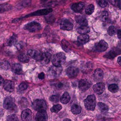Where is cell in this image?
I'll return each mask as SVG.
<instances>
[{
	"label": "cell",
	"instance_id": "obj_1",
	"mask_svg": "<svg viewBox=\"0 0 121 121\" xmlns=\"http://www.w3.org/2000/svg\"><path fill=\"white\" fill-rule=\"evenodd\" d=\"M85 106L87 110L93 111H94L96 104V99L94 95H89L84 100Z\"/></svg>",
	"mask_w": 121,
	"mask_h": 121
},
{
	"label": "cell",
	"instance_id": "obj_2",
	"mask_svg": "<svg viewBox=\"0 0 121 121\" xmlns=\"http://www.w3.org/2000/svg\"><path fill=\"white\" fill-rule=\"evenodd\" d=\"M65 54L63 52H59L54 55L52 60L53 65L57 67H61L66 60Z\"/></svg>",
	"mask_w": 121,
	"mask_h": 121
},
{
	"label": "cell",
	"instance_id": "obj_3",
	"mask_svg": "<svg viewBox=\"0 0 121 121\" xmlns=\"http://www.w3.org/2000/svg\"><path fill=\"white\" fill-rule=\"evenodd\" d=\"M32 107L33 109L38 112L45 111L47 108L46 102L42 99H37L34 101L32 103Z\"/></svg>",
	"mask_w": 121,
	"mask_h": 121
},
{
	"label": "cell",
	"instance_id": "obj_4",
	"mask_svg": "<svg viewBox=\"0 0 121 121\" xmlns=\"http://www.w3.org/2000/svg\"><path fill=\"white\" fill-rule=\"evenodd\" d=\"M62 68L61 67L52 66L49 69L48 73V77L49 78H54L58 77L62 72Z\"/></svg>",
	"mask_w": 121,
	"mask_h": 121
},
{
	"label": "cell",
	"instance_id": "obj_5",
	"mask_svg": "<svg viewBox=\"0 0 121 121\" xmlns=\"http://www.w3.org/2000/svg\"><path fill=\"white\" fill-rule=\"evenodd\" d=\"M23 28L31 32H36L42 29V26L38 23L32 21L25 25Z\"/></svg>",
	"mask_w": 121,
	"mask_h": 121
},
{
	"label": "cell",
	"instance_id": "obj_6",
	"mask_svg": "<svg viewBox=\"0 0 121 121\" xmlns=\"http://www.w3.org/2000/svg\"><path fill=\"white\" fill-rule=\"evenodd\" d=\"M4 108L6 110H14L16 108L14 99L11 97H7L4 101Z\"/></svg>",
	"mask_w": 121,
	"mask_h": 121
},
{
	"label": "cell",
	"instance_id": "obj_7",
	"mask_svg": "<svg viewBox=\"0 0 121 121\" xmlns=\"http://www.w3.org/2000/svg\"><path fill=\"white\" fill-rule=\"evenodd\" d=\"M53 11V9L51 8L44 9L38 10L26 15L23 18L28 17L32 16H39L46 15L50 13Z\"/></svg>",
	"mask_w": 121,
	"mask_h": 121
},
{
	"label": "cell",
	"instance_id": "obj_8",
	"mask_svg": "<svg viewBox=\"0 0 121 121\" xmlns=\"http://www.w3.org/2000/svg\"><path fill=\"white\" fill-rule=\"evenodd\" d=\"M60 26L61 29L65 30H72L73 28V25L72 23L66 18H63L61 20Z\"/></svg>",
	"mask_w": 121,
	"mask_h": 121
},
{
	"label": "cell",
	"instance_id": "obj_9",
	"mask_svg": "<svg viewBox=\"0 0 121 121\" xmlns=\"http://www.w3.org/2000/svg\"><path fill=\"white\" fill-rule=\"evenodd\" d=\"M91 85L92 83L90 81L86 79L81 80L79 82V88L82 92H85L88 90Z\"/></svg>",
	"mask_w": 121,
	"mask_h": 121
},
{
	"label": "cell",
	"instance_id": "obj_10",
	"mask_svg": "<svg viewBox=\"0 0 121 121\" xmlns=\"http://www.w3.org/2000/svg\"><path fill=\"white\" fill-rule=\"evenodd\" d=\"M121 54V51L118 47L114 48L106 53L104 56V57L112 59Z\"/></svg>",
	"mask_w": 121,
	"mask_h": 121
},
{
	"label": "cell",
	"instance_id": "obj_11",
	"mask_svg": "<svg viewBox=\"0 0 121 121\" xmlns=\"http://www.w3.org/2000/svg\"><path fill=\"white\" fill-rule=\"evenodd\" d=\"M79 73V68L76 67L72 66L68 67L66 70L67 75L70 78L76 77Z\"/></svg>",
	"mask_w": 121,
	"mask_h": 121
},
{
	"label": "cell",
	"instance_id": "obj_12",
	"mask_svg": "<svg viewBox=\"0 0 121 121\" xmlns=\"http://www.w3.org/2000/svg\"><path fill=\"white\" fill-rule=\"evenodd\" d=\"M21 118L23 121H31L32 118V113L30 109H26L22 111Z\"/></svg>",
	"mask_w": 121,
	"mask_h": 121
},
{
	"label": "cell",
	"instance_id": "obj_13",
	"mask_svg": "<svg viewBox=\"0 0 121 121\" xmlns=\"http://www.w3.org/2000/svg\"><path fill=\"white\" fill-rule=\"evenodd\" d=\"M108 48V44L104 40H101L95 45V49L96 50L100 52L106 51Z\"/></svg>",
	"mask_w": 121,
	"mask_h": 121
},
{
	"label": "cell",
	"instance_id": "obj_14",
	"mask_svg": "<svg viewBox=\"0 0 121 121\" xmlns=\"http://www.w3.org/2000/svg\"><path fill=\"white\" fill-rule=\"evenodd\" d=\"M27 53L28 55L32 59L37 60H41L42 54L38 50L35 49L29 50Z\"/></svg>",
	"mask_w": 121,
	"mask_h": 121
},
{
	"label": "cell",
	"instance_id": "obj_15",
	"mask_svg": "<svg viewBox=\"0 0 121 121\" xmlns=\"http://www.w3.org/2000/svg\"><path fill=\"white\" fill-rule=\"evenodd\" d=\"M48 117L45 111H39L35 117L36 121H48Z\"/></svg>",
	"mask_w": 121,
	"mask_h": 121
},
{
	"label": "cell",
	"instance_id": "obj_16",
	"mask_svg": "<svg viewBox=\"0 0 121 121\" xmlns=\"http://www.w3.org/2000/svg\"><path fill=\"white\" fill-rule=\"evenodd\" d=\"M93 88L95 93L98 95H101L105 90V84L102 82H99L94 85Z\"/></svg>",
	"mask_w": 121,
	"mask_h": 121
},
{
	"label": "cell",
	"instance_id": "obj_17",
	"mask_svg": "<svg viewBox=\"0 0 121 121\" xmlns=\"http://www.w3.org/2000/svg\"><path fill=\"white\" fill-rule=\"evenodd\" d=\"M85 6V4L83 2L75 3L72 5L71 9L75 13H81L83 11Z\"/></svg>",
	"mask_w": 121,
	"mask_h": 121
},
{
	"label": "cell",
	"instance_id": "obj_18",
	"mask_svg": "<svg viewBox=\"0 0 121 121\" xmlns=\"http://www.w3.org/2000/svg\"><path fill=\"white\" fill-rule=\"evenodd\" d=\"M4 89L9 92H12L14 90L15 84L14 82L9 80H6L3 84Z\"/></svg>",
	"mask_w": 121,
	"mask_h": 121
},
{
	"label": "cell",
	"instance_id": "obj_19",
	"mask_svg": "<svg viewBox=\"0 0 121 121\" xmlns=\"http://www.w3.org/2000/svg\"><path fill=\"white\" fill-rule=\"evenodd\" d=\"M104 73L103 70L100 68L97 69L94 71V78L96 82H99L103 80Z\"/></svg>",
	"mask_w": 121,
	"mask_h": 121
},
{
	"label": "cell",
	"instance_id": "obj_20",
	"mask_svg": "<svg viewBox=\"0 0 121 121\" xmlns=\"http://www.w3.org/2000/svg\"><path fill=\"white\" fill-rule=\"evenodd\" d=\"M76 22L81 26H87L88 21L85 16H77L75 18Z\"/></svg>",
	"mask_w": 121,
	"mask_h": 121
},
{
	"label": "cell",
	"instance_id": "obj_21",
	"mask_svg": "<svg viewBox=\"0 0 121 121\" xmlns=\"http://www.w3.org/2000/svg\"><path fill=\"white\" fill-rule=\"evenodd\" d=\"M51 59V55L48 52H45L42 54L41 61L43 64H48L49 63Z\"/></svg>",
	"mask_w": 121,
	"mask_h": 121
},
{
	"label": "cell",
	"instance_id": "obj_22",
	"mask_svg": "<svg viewBox=\"0 0 121 121\" xmlns=\"http://www.w3.org/2000/svg\"><path fill=\"white\" fill-rule=\"evenodd\" d=\"M11 69L14 73L17 74H21L22 73V65L18 63L13 65L11 67Z\"/></svg>",
	"mask_w": 121,
	"mask_h": 121
},
{
	"label": "cell",
	"instance_id": "obj_23",
	"mask_svg": "<svg viewBox=\"0 0 121 121\" xmlns=\"http://www.w3.org/2000/svg\"><path fill=\"white\" fill-rule=\"evenodd\" d=\"M71 98L68 92H65L60 98V102L63 104H67L70 101Z\"/></svg>",
	"mask_w": 121,
	"mask_h": 121
},
{
	"label": "cell",
	"instance_id": "obj_24",
	"mask_svg": "<svg viewBox=\"0 0 121 121\" xmlns=\"http://www.w3.org/2000/svg\"><path fill=\"white\" fill-rule=\"evenodd\" d=\"M98 106L101 112L104 114H106L108 113L109 111L108 107L104 103L99 102L98 103Z\"/></svg>",
	"mask_w": 121,
	"mask_h": 121
},
{
	"label": "cell",
	"instance_id": "obj_25",
	"mask_svg": "<svg viewBox=\"0 0 121 121\" xmlns=\"http://www.w3.org/2000/svg\"><path fill=\"white\" fill-rule=\"evenodd\" d=\"M71 110L73 114L77 115L81 113L82 108L81 106L78 104H74L72 106Z\"/></svg>",
	"mask_w": 121,
	"mask_h": 121
},
{
	"label": "cell",
	"instance_id": "obj_26",
	"mask_svg": "<svg viewBox=\"0 0 121 121\" xmlns=\"http://www.w3.org/2000/svg\"><path fill=\"white\" fill-rule=\"evenodd\" d=\"M89 37L87 35H82L78 37L77 41L80 43L85 44L89 42Z\"/></svg>",
	"mask_w": 121,
	"mask_h": 121
},
{
	"label": "cell",
	"instance_id": "obj_27",
	"mask_svg": "<svg viewBox=\"0 0 121 121\" xmlns=\"http://www.w3.org/2000/svg\"><path fill=\"white\" fill-rule=\"evenodd\" d=\"M77 31L80 34H86L90 32V29L87 26H81L77 28Z\"/></svg>",
	"mask_w": 121,
	"mask_h": 121
},
{
	"label": "cell",
	"instance_id": "obj_28",
	"mask_svg": "<svg viewBox=\"0 0 121 121\" xmlns=\"http://www.w3.org/2000/svg\"><path fill=\"white\" fill-rule=\"evenodd\" d=\"M18 105L22 108H26L28 106V101L26 98L22 97L20 99L18 102Z\"/></svg>",
	"mask_w": 121,
	"mask_h": 121
},
{
	"label": "cell",
	"instance_id": "obj_29",
	"mask_svg": "<svg viewBox=\"0 0 121 121\" xmlns=\"http://www.w3.org/2000/svg\"><path fill=\"white\" fill-rule=\"evenodd\" d=\"M29 55L25 54H20L18 56V59L21 62L23 63H27L29 61Z\"/></svg>",
	"mask_w": 121,
	"mask_h": 121
},
{
	"label": "cell",
	"instance_id": "obj_30",
	"mask_svg": "<svg viewBox=\"0 0 121 121\" xmlns=\"http://www.w3.org/2000/svg\"><path fill=\"white\" fill-rule=\"evenodd\" d=\"M45 17L46 22L49 24L52 23L55 20V18L54 16L52 14L50 13L45 16Z\"/></svg>",
	"mask_w": 121,
	"mask_h": 121
},
{
	"label": "cell",
	"instance_id": "obj_31",
	"mask_svg": "<svg viewBox=\"0 0 121 121\" xmlns=\"http://www.w3.org/2000/svg\"><path fill=\"white\" fill-rule=\"evenodd\" d=\"M108 13L106 11H102L100 14V19L103 22H106L108 19Z\"/></svg>",
	"mask_w": 121,
	"mask_h": 121
},
{
	"label": "cell",
	"instance_id": "obj_32",
	"mask_svg": "<svg viewBox=\"0 0 121 121\" xmlns=\"http://www.w3.org/2000/svg\"><path fill=\"white\" fill-rule=\"evenodd\" d=\"M62 109V107L60 104H57L54 105L50 108V111L52 113H57Z\"/></svg>",
	"mask_w": 121,
	"mask_h": 121
},
{
	"label": "cell",
	"instance_id": "obj_33",
	"mask_svg": "<svg viewBox=\"0 0 121 121\" xmlns=\"http://www.w3.org/2000/svg\"><path fill=\"white\" fill-rule=\"evenodd\" d=\"M94 10V6L93 4L89 5L86 8L85 13L88 15H91Z\"/></svg>",
	"mask_w": 121,
	"mask_h": 121
},
{
	"label": "cell",
	"instance_id": "obj_34",
	"mask_svg": "<svg viewBox=\"0 0 121 121\" xmlns=\"http://www.w3.org/2000/svg\"><path fill=\"white\" fill-rule=\"evenodd\" d=\"M108 90L112 93H116L118 91V86L116 84H112L109 85L108 87Z\"/></svg>",
	"mask_w": 121,
	"mask_h": 121
},
{
	"label": "cell",
	"instance_id": "obj_35",
	"mask_svg": "<svg viewBox=\"0 0 121 121\" xmlns=\"http://www.w3.org/2000/svg\"><path fill=\"white\" fill-rule=\"evenodd\" d=\"M12 8V6L9 4H5V5H1L0 12L1 13H4L6 11L9 10Z\"/></svg>",
	"mask_w": 121,
	"mask_h": 121
},
{
	"label": "cell",
	"instance_id": "obj_36",
	"mask_svg": "<svg viewBox=\"0 0 121 121\" xmlns=\"http://www.w3.org/2000/svg\"><path fill=\"white\" fill-rule=\"evenodd\" d=\"M109 1L113 5L121 10V0H109Z\"/></svg>",
	"mask_w": 121,
	"mask_h": 121
},
{
	"label": "cell",
	"instance_id": "obj_37",
	"mask_svg": "<svg viewBox=\"0 0 121 121\" xmlns=\"http://www.w3.org/2000/svg\"><path fill=\"white\" fill-rule=\"evenodd\" d=\"M108 33L111 36H113L116 34L117 30L114 26H112L108 28Z\"/></svg>",
	"mask_w": 121,
	"mask_h": 121
},
{
	"label": "cell",
	"instance_id": "obj_38",
	"mask_svg": "<svg viewBox=\"0 0 121 121\" xmlns=\"http://www.w3.org/2000/svg\"><path fill=\"white\" fill-rule=\"evenodd\" d=\"M0 67L1 69L5 70H7L10 68V64L7 61H3L1 62Z\"/></svg>",
	"mask_w": 121,
	"mask_h": 121
},
{
	"label": "cell",
	"instance_id": "obj_39",
	"mask_svg": "<svg viewBox=\"0 0 121 121\" xmlns=\"http://www.w3.org/2000/svg\"><path fill=\"white\" fill-rule=\"evenodd\" d=\"M62 46L63 49L64 51L66 52H68L69 50V44L67 41L63 40L62 42Z\"/></svg>",
	"mask_w": 121,
	"mask_h": 121
},
{
	"label": "cell",
	"instance_id": "obj_40",
	"mask_svg": "<svg viewBox=\"0 0 121 121\" xmlns=\"http://www.w3.org/2000/svg\"><path fill=\"white\" fill-rule=\"evenodd\" d=\"M16 37L15 35H13L7 40V45L9 46H11L13 44H14L16 42Z\"/></svg>",
	"mask_w": 121,
	"mask_h": 121
},
{
	"label": "cell",
	"instance_id": "obj_41",
	"mask_svg": "<svg viewBox=\"0 0 121 121\" xmlns=\"http://www.w3.org/2000/svg\"><path fill=\"white\" fill-rule=\"evenodd\" d=\"M7 121H18V118L15 114H11L7 117Z\"/></svg>",
	"mask_w": 121,
	"mask_h": 121
},
{
	"label": "cell",
	"instance_id": "obj_42",
	"mask_svg": "<svg viewBox=\"0 0 121 121\" xmlns=\"http://www.w3.org/2000/svg\"><path fill=\"white\" fill-rule=\"evenodd\" d=\"M49 100L54 103H58L59 100V97L58 95H52L50 97Z\"/></svg>",
	"mask_w": 121,
	"mask_h": 121
},
{
	"label": "cell",
	"instance_id": "obj_43",
	"mask_svg": "<svg viewBox=\"0 0 121 121\" xmlns=\"http://www.w3.org/2000/svg\"><path fill=\"white\" fill-rule=\"evenodd\" d=\"M28 87V85L27 84L24 82H22L21 84H20L18 86L19 90L21 91H24L26 90Z\"/></svg>",
	"mask_w": 121,
	"mask_h": 121
},
{
	"label": "cell",
	"instance_id": "obj_44",
	"mask_svg": "<svg viewBox=\"0 0 121 121\" xmlns=\"http://www.w3.org/2000/svg\"><path fill=\"white\" fill-rule=\"evenodd\" d=\"M97 2L99 5L102 8L106 7L108 4L106 0H97Z\"/></svg>",
	"mask_w": 121,
	"mask_h": 121
},
{
	"label": "cell",
	"instance_id": "obj_45",
	"mask_svg": "<svg viewBox=\"0 0 121 121\" xmlns=\"http://www.w3.org/2000/svg\"><path fill=\"white\" fill-rule=\"evenodd\" d=\"M14 45L18 50H20L22 48L23 46V43L21 42L16 41L14 43Z\"/></svg>",
	"mask_w": 121,
	"mask_h": 121
},
{
	"label": "cell",
	"instance_id": "obj_46",
	"mask_svg": "<svg viewBox=\"0 0 121 121\" xmlns=\"http://www.w3.org/2000/svg\"><path fill=\"white\" fill-rule=\"evenodd\" d=\"M21 3V6H22L24 4V6L26 7L30 3V0H23Z\"/></svg>",
	"mask_w": 121,
	"mask_h": 121
},
{
	"label": "cell",
	"instance_id": "obj_47",
	"mask_svg": "<svg viewBox=\"0 0 121 121\" xmlns=\"http://www.w3.org/2000/svg\"><path fill=\"white\" fill-rule=\"evenodd\" d=\"M38 78L40 79H43L45 78V73L43 72L40 73L38 75Z\"/></svg>",
	"mask_w": 121,
	"mask_h": 121
},
{
	"label": "cell",
	"instance_id": "obj_48",
	"mask_svg": "<svg viewBox=\"0 0 121 121\" xmlns=\"http://www.w3.org/2000/svg\"><path fill=\"white\" fill-rule=\"evenodd\" d=\"M117 34H118V38L119 39L121 40V29L118 30Z\"/></svg>",
	"mask_w": 121,
	"mask_h": 121
},
{
	"label": "cell",
	"instance_id": "obj_49",
	"mask_svg": "<svg viewBox=\"0 0 121 121\" xmlns=\"http://www.w3.org/2000/svg\"><path fill=\"white\" fill-rule=\"evenodd\" d=\"M118 62L121 66V56L119 57L118 59Z\"/></svg>",
	"mask_w": 121,
	"mask_h": 121
},
{
	"label": "cell",
	"instance_id": "obj_50",
	"mask_svg": "<svg viewBox=\"0 0 121 121\" xmlns=\"http://www.w3.org/2000/svg\"><path fill=\"white\" fill-rule=\"evenodd\" d=\"M0 82L1 85L2 84H3L4 82V79H3V78H2L1 77L0 78Z\"/></svg>",
	"mask_w": 121,
	"mask_h": 121
},
{
	"label": "cell",
	"instance_id": "obj_51",
	"mask_svg": "<svg viewBox=\"0 0 121 121\" xmlns=\"http://www.w3.org/2000/svg\"><path fill=\"white\" fill-rule=\"evenodd\" d=\"M118 48H119V49L120 50V51H121V43H120L119 44L118 46Z\"/></svg>",
	"mask_w": 121,
	"mask_h": 121
},
{
	"label": "cell",
	"instance_id": "obj_52",
	"mask_svg": "<svg viewBox=\"0 0 121 121\" xmlns=\"http://www.w3.org/2000/svg\"><path fill=\"white\" fill-rule=\"evenodd\" d=\"M63 121H72L69 119L67 118L64 119Z\"/></svg>",
	"mask_w": 121,
	"mask_h": 121
},
{
	"label": "cell",
	"instance_id": "obj_53",
	"mask_svg": "<svg viewBox=\"0 0 121 121\" xmlns=\"http://www.w3.org/2000/svg\"></svg>",
	"mask_w": 121,
	"mask_h": 121
}]
</instances>
